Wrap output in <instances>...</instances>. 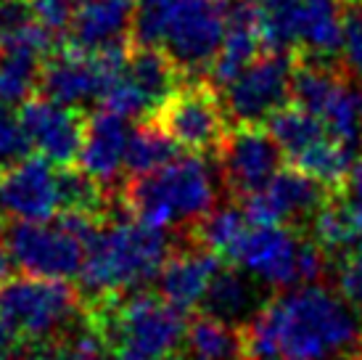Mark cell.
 Instances as JSON below:
<instances>
[{
	"mask_svg": "<svg viewBox=\"0 0 362 360\" xmlns=\"http://www.w3.org/2000/svg\"><path fill=\"white\" fill-rule=\"evenodd\" d=\"M85 318L98 331L114 360H172L185 352V313L159 291H124L88 300Z\"/></svg>",
	"mask_w": 362,
	"mask_h": 360,
	"instance_id": "3957f363",
	"label": "cell"
},
{
	"mask_svg": "<svg viewBox=\"0 0 362 360\" xmlns=\"http://www.w3.org/2000/svg\"><path fill=\"white\" fill-rule=\"evenodd\" d=\"M19 122L30 149L56 167H77L85 143L88 117L45 96H32L19 109Z\"/></svg>",
	"mask_w": 362,
	"mask_h": 360,
	"instance_id": "d6986e66",
	"label": "cell"
},
{
	"mask_svg": "<svg viewBox=\"0 0 362 360\" xmlns=\"http://www.w3.org/2000/svg\"><path fill=\"white\" fill-rule=\"evenodd\" d=\"M27 3H30L35 19L40 21L48 32H53L56 38L66 35L71 16L80 6V0H27Z\"/></svg>",
	"mask_w": 362,
	"mask_h": 360,
	"instance_id": "f546056e",
	"label": "cell"
},
{
	"mask_svg": "<svg viewBox=\"0 0 362 360\" xmlns=\"http://www.w3.org/2000/svg\"><path fill=\"white\" fill-rule=\"evenodd\" d=\"M130 45L132 43L101 50V53H82V50L66 48L51 56L40 74L42 96L80 111L93 101L101 103L109 85L117 80V74L124 67Z\"/></svg>",
	"mask_w": 362,
	"mask_h": 360,
	"instance_id": "5bb4252c",
	"label": "cell"
},
{
	"mask_svg": "<svg viewBox=\"0 0 362 360\" xmlns=\"http://www.w3.org/2000/svg\"><path fill=\"white\" fill-rule=\"evenodd\" d=\"M130 120L114 114L109 109H95L88 117L85 143L80 151L77 167L98 180L103 189H111L119 180L127 164V146H130Z\"/></svg>",
	"mask_w": 362,
	"mask_h": 360,
	"instance_id": "7402d4cb",
	"label": "cell"
},
{
	"mask_svg": "<svg viewBox=\"0 0 362 360\" xmlns=\"http://www.w3.org/2000/svg\"><path fill=\"white\" fill-rule=\"evenodd\" d=\"M296 61L288 50H262L259 56L220 88L222 109L238 125H267L293 99Z\"/></svg>",
	"mask_w": 362,
	"mask_h": 360,
	"instance_id": "30bf717a",
	"label": "cell"
},
{
	"mask_svg": "<svg viewBox=\"0 0 362 360\" xmlns=\"http://www.w3.org/2000/svg\"><path fill=\"white\" fill-rule=\"evenodd\" d=\"M325 260L328 257L310 236H302L288 225L257 223L249 215L222 254L225 265L241 268L262 286L281 291L315 283L325 268Z\"/></svg>",
	"mask_w": 362,
	"mask_h": 360,
	"instance_id": "8992f818",
	"label": "cell"
},
{
	"mask_svg": "<svg viewBox=\"0 0 362 360\" xmlns=\"http://www.w3.org/2000/svg\"><path fill=\"white\" fill-rule=\"evenodd\" d=\"M262 50H267L262 27L257 21L252 3H235L230 6L228 13V32H225V40L222 48L217 53V61L211 67V82L214 88L220 90L238 74L241 69H246Z\"/></svg>",
	"mask_w": 362,
	"mask_h": 360,
	"instance_id": "603a6c76",
	"label": "cell"
},
{
	"mask_svg": "<svg viewBox=\"0 0 362 360\" xmlns=\"http://www.w3.org/2000/svg\"><path fill=\"white\" fill-rule=\"evenodd\" d=\"M11 257H8V249H6V241L0 239V286L11 279Z\"/></svg>",
	"mask_w": 362,
	"mask_h": 360,
	"instance_id": "d6a6232c",
	"label": "cell"
},
{
	"mask_svg": "<svg viewBox=\"0 0 362 360\" xmlns=\"http://www.w3.org/2000/svg\"><path fill=\"white\" fill-rule=\"evenodd\" d=\"M228 0H138L132 43L161 50L185 74L211 72L228 32Z\"/></svg>",
	"mask_w": 362,
	"mask_h": 360,
	"instance_id": "277c9868",
	"label": "cell"
},
{
	"mask_svg": "<svg viewBox=\"0 0 362 360\" xmlns=\"http://www.w3.org/2000/svg\"><path fill=\"white\" fill-rule=\"evenodd\" d=\"M182 74L161 50L130 45L127 61L101 101V109L122 114L127 120H151L161 103L180 88Z\"/></svg>",
	"mask_w": 362,
	"mask_h": 360,
	"instance_id": "4fadbf2b",
	"label": "cell"
},
{
	"mask_svg": "<svg viewBox=\"0 0 362 360\" xmlns=\"http://www.w3.org/2000/svg\"><path fill=\"white\" fill-rule=\"evenodd\" d=\"M293 103L310 111L354 151L362 146V85L325 61H304L293 74Z\"/></svg>",
	"mask_w": 362,
	"mask_h": 360,
	"instance_id": "8fae6325",
	"label": "cell"
},
{
	"mask_svg": "<svg viewBox=\"0 0 362 360\" xmlns=\"http://www.w3.org/2000/svg\"><path fill=\"white\" fill-rule=\"evenodd\" d=\"M185 355L193 360H243L241 329L202 313L188 323Z\"/></svg>",
	"mask_w": 362,
	"mask_h": 360,
	"instance_id": "d4e9b609",
	"label": "cell"
},
{
	"mask_svg": "<svg viewBox=\"0 0 362 360\" xmlns=\"http://www.w3.org/2000/svg\"><path fill=\"white\" fill-rule=\"evenodd\" d=\"M267 130L278 140L286 164L307 172L310 178L325 183L328 189L344 186L354 170L357 151L339 140L317 117L296 103L283 106L270 122Z\"/></svg>",
	"mask_w": 362,
	"mask_h": 360,
	"instance_id": "9c48e42d",
	"label": "cell"
},
{
	"mask_svg": "<svg viewBox=\"0 0 362 360\" xmlns=\"http://www.w3.org/2000/svg\"><path fill=\"white\" fill-rule=\"evenodd\" d=\"M339 59H341V67L349 77H354V80L362 77V3H357V0H352V6H346Z\"/></svg>",
	"mask_w": 362,
	"mask_h": 360,
	"instance_id": "83f0119b",
	"label": "cell"
},
{
	"mask_svg": "<svg viewBox=\"0 0 362 360\" xmlns=\"http://www.w3.org/2000/svg\"><path fill=\"white\" fill-rule=\"evenodd\" d=\"M264 43L272 50H302L307 61L339 56L344 38L341 0H252Z\"/></svg>",
	"mask_w": 362,
	"mask_h": 360,
	"instance_id": "52a82bcc",
	"label": "cell"
},
{
	"mask_svg": "<svg viewBox=\"0 0 362 360\" xmlns=\"http://www.w3.org/2000/svg\"><path fill=\"white\" fill-rule=\"evenodd\" d=\"M243 360H346L362 342V313L325 283L283 289L241 326Z\"/></svg>",
	"mask_w": 362,
	"mask_h": 360,
	"instance_id": "6da1fadb",
	"label": "cell"
},
{
	"mask_svg": "<svg viewBox=\"0 0 362 360\" xmlns=\"http://www.w3.org/2000/svg\"><path fill=\"white\" fill-rule=\"evenodd\" d=\"M331 199V189L325 183L286 164L264 189L243 199L241 207L257 223L296 228V225H310Z\"/></svg>",
	"mask_w": 362,
	"mask_h": 360,
	"instance_id": "ac0fdd59",
	"label": "cell"
},
{
	"mask_svg": "<svg viewBox=\"0 0 362 360\" xmlns=\"http://www.w3.org/2000/svg\"><path fill=\"white\" fill-rule=\"evenodd\" d=\"M82 315V297L66 281L16 276L0 286V320L27 344L56 339Z\"/></svg>",
	"mask_w": 362,
	"mask_h": 360,
	"instance_id": "ba28073f",
	"label": "cell"
},
{
	"mask_svg": "<svg viewBox=\"0 0 362 360\" xmlns=\"http://www.w3.org/2000/svg\"><path fill=\"white\" fill-rule=\"evenodd\" d=\"M172 252L170 230L138 220L119 204L117 218H109L85 244L82 289L88 300L138 291L159 279Z\"/></svg>",
	"mask_w": 362,
	"mask_h": 360,
	"instance_id": "7a4b0ae2",
	"label": "cell"
},
{
	"mask_svg": "<svg viewBox=\"0 0 362 360\" xmlns=\"http://www.w3.org/2000/svg\"><path fill=\"white\" fill-rule=\"evenodd\" d=\"M151 120L185 154H202V157L220 151L230 133V120L222 109V101L202 82L180 85L161 103V109Z\"/></svg>",
	"mask_w": 362,
	"mask_h": 360,
	"instance_id": "9a60e30c",
	"label": "cell"
},
{
	"mask_svg": "<svg viewBox=\"0 0 362 360\" xmlns=\"http://www.w3.org/2000/svg\"><path fill=\"white\" fill-rule=\"evenodd\" d=\"M217 172L202 154H180L167 167L130 178L122 186L119 204L153 228L199 225L214 210Z\"/></svg>",
	"mask_w": 362,
	"mask_h": 360,
	"instance_id": "5b68a950",
	"label": "cell"
},
{
	"mask_svg": "<svg viewBox=\"0 0 362 360\" xmlns=\"http://www.w3.org/2000/svg\"><path fill=\"white\" fill-rule=\"evenodd\" d=\"M21 360H66V352L61 347L59 337L51 342H40V344H32L30 350L24 352Z\"/></svg>",
	"mask_w": 362,
	"mask_h": 360,
	"instance_id": "1f68e13d",
	"label": "cell"
},
{
	"mask_svg": "<svg viewBox=\"0 0 362 360\" xmlns=\"http://www.w3.org/2000/svg\"><path fill=\"white\" fill-rule=\"evenodd\" d=\"M341 204L344 210L349 212L354 225H362V164H354L352 175L344 183Z\"/></svg>",
	"mask_w": 362,
	"mask_h": 360,
	"instance_id": "4dcf8cb0",
	"label": "cell"
},
{
	"mask_svg": "<svg viewBox=\"0 0 362 360\" xmlns=\"http://www.w3.org/2000/svg\"><path fill=\"white\" fill-rule=\"evenodd\" d=\"M259 297H262L259 281H254L241 268L222 265L220 273L211 281V286L206 291V297H204L199 313L211 315V318H220L225 323H246L264 305Z\"/></svg>",
	"mask_w": 362,
	"mask_h": 360,
	"instance_id": "cb8c5ba5",
	"label": "cell"
},
{
	"mask_svg": "<svg viewBox=\"0 0 362 360\" xmlns=\"http://www.w3.org/2000/svg\"><path fill=\"white\" fill-rule=\"evenodd\" d=\"M135 0H80L66 30V48L101 53L132 43Z\"/></svg>",
	"mask_w": 362,
	"mask_h": 360,
	"instance_id": "44dd1931",
	"label": "cell"
},
{
	"mask_svg": "<svg viewBox=\"0 0 362 360\" xmlns=\"http://www.w3.org/2000/svg\"><path fill=\"white\" fill-rule=\"evenodd\" d=\"M220 178L238 199H249L286 167L278 140L264 125H238L220 146Z\"/></svg>",
	"mask_w": 362,
	"mask_h": 360,
	"instance_id": "2e32d148",
	"label": "cell"
},
{
	"mask_svg": "<svg viewBox=\"0 0 362 360\" xmlns=\"http://www.w3.org/2000/svg\"><path fill=\"white\" fill-rule=\"evenodd\" d=\"M357 3H362V0H357Z\"/></svg>",
	"mask_w": 362,
	"mask_h": 360,
	"instance_id": "836d02e7",
	"label": "cell"
},
{
	"mask_svg": "<svg viewBox=\"0 0 362 360\" xmlns=\"http://www.w3.org/2000/svg\"><path fill=\"white\" fill-rule=\"evenodd\" d=\"M336 270L341 294L362 313V225H354L349 247L336 257Z\"/></svg>",
	"mask_w": 362,
	"mask_h": 360,
	"instance_id": "4316f807",
	"label": "cell"
},
{
	"mask_svg": "<svg viewBox=\"0 0 362 360\" xmlns=\"http://www.w3.org/2000/svg\"><path fill=\"white\" fill-rule=\"evenodd\" d=\"M177 157H180V146L153 120H143L130 133L127 164L124 167L130 172V178H141V175H151V172L167 167Z\"/></svg>",
	"mask_w": 362,
	"mask_h": 360,
	"instance_id": "484cf974",
	"label": "cell"
},
{
	"mask_svg": "<svg viewBox=\"0 0 362 360\" xmlns=\"http://www.w3.org/2000/svg\"><path fill=\"white\" fill-rule=\"evenodd\" d=\"M61 215V167L27 157L0 172V220L48 223Z\"/></svg>",
	"mask_w": 362,
	"mask_h": 360,
	"instance_id": "e0dca14e",
	"label": "cell"
},
{
	"mask_svg": "<svg viewBox=\"0 0 362 360\" xmlns=\"http://www.w3.org/2000/svg\"><path fill=\"white\" fill-rule=\"evenodd\" d=\"M30 140L24 135L19 114L0 106V172L30 157Z\"/></svg>",
	"mask_w": 362,
	"mask_h": 360,
	"instance_id": "f1b7e54d",
	"label": "cell"
},
{
	"mask_svg": "<svg viewBox=\"0 0 362 360\" xmlns=\"http://www.w3.org/2000/svg\"><path fill=\"white\" fill-rule=\"evenodd\" d=\"M6 249L21 276L69 281L82 273L85 241L61 220L6 223Z\"/></svg>",
	"mask_w": 362,
	"mask_h": 360,
	"instance_id": "7c38bea8",
	"label": "cell"
},
{
	"mask_svg": "<svg viewBox=\"0 0 362 360\" xmlns=\"http://www.w3.org/2000/svg\"><path fill=\"white\" fill-rule=\"evenodd\" d=\"M222 265L225 262L217 254L193 241L191 247H180L170 254L156 279V291L180 313L199 310Z\"/></svg>",
	"mask_w": 362,
	"mask_h": 360,
	"instance_id": "ffe728a7",
	"label": "cell"
}]
</instances>
